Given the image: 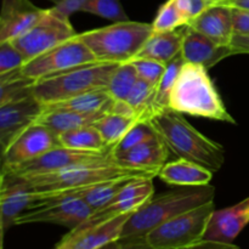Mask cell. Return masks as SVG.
<instances>
[{
    "mask_svg": "<svg viewBox=\"0 0 249 249\" xmlns=\"http://www.w3.org/2000/svg\"><path fill=\"white\" fill-rule=\"evenodd\" d=\"M158 170L136 169L121 165L111 157L95 162L73 165L46 174L12 175L32 190L34 201L53 197H63L77 191L90 189L105 182L124 179L158 177ZM11 175V174H9Z\"/></svg>",
    "mask_w": 249,
    "mask_h": 249,
    "instance_id": "obj_1",
    "label": "cell"
},
{
    "mask_svg": "<svg viewBox=\"0 0 249 249\" xmlns=\"http://www.w3.org/2000/svg\"><path fill=\"white\" fill-rule=\"evenodd\" d=\"M156 134L178 158L197 163L216 173L225 163V150L192 126L184 114L168 108L150 121Z\"/></svg>",
    "mask_w": 249,
    "mask_h": 249,
    "instance_id": "obj_2",
    "label": "cell"
},
{
    "mask_svg": "<svg viewBox=\"0 0 249 249\" xmlns=\"http://www.w3.org/2000/svg\"><path fill=\"white\" fill-rule=\"evenodd\" d=\"M214 197L215 187L212 185L181 186L180 189L153 195L150 201L131 214L124 225L121 240L145 237L160 224L214 201Z\"/></svg>",
    "mask_w": 249,
    "mask_h": 249,
    "instance_id": "obj_3",
    "label": "cell"
},
{
    "mask_svg": "<svg viewBox=\"0 0 249 249\" xmlns=\"http://www.w3.org/2000/svg\"><path fill=\"white\" fill-rule=\"evenodd\" d=\"M170 108L182 114L236 124L209 77L208 70L195 63L182 65L173 88Z\"/></svg>",
    "mask_w": 249,
    "mask_h": 249,
    "instance_id": "obj_4",
    "label": "cell"
},
{
    "mask_svg": "<svg viewBox=\"0 0 249 249\" xmlns=\"http://www.w3.org/2000/svg\"><path fill=\"white\" fill-rule=\"evenodd\" d=\"M153 33L152 23L125 21L114 22L79 36L97 62L121 65L135 58Z\"/></svg>",
    "mask_w": 249,
    "mask_h": 249,
    "instance_id": "obj_5",
    "label": "cell"
},
{
    "mask_svg": "<svg viewBox=\"0 0 249 249\" xmlns=\"http://www.w3.org/2000/svg\"><path fill=\"white\" fill-rule=\"evenodd\" d=\"M116 63H90L44 77L34 84L33 95L41 105L61 104L75 96L106 88Z\"/></svg>",
    "mask_w": 249,
    "mask_h": 249,
    "instance_id": "obj_6",
    "label": "cell"
},
{
    "mask_svg": "<svg viewBox=\"0 0 249 249\" xmlns=\"http://www.w3.org/2000/svg\"><path fill=\"white\" fill-rule=\"evenodd\" d=\"M214 201L182 213L151 230L145 236L153 249H187L204 240Z\"/></svg>",
    "mask_w": 249,
    "mask_h": 249,
    "instance_id": "obj_7",
    "label": "cell"
},
{
    "mask_svg": "<svg viewBox=\"0 0 249 249\" xmlns=\"http://www.w3.org/2000/svg\"><path fill=\"white\" fill-rule=\"evenodd\" d=\"M75 36L78 34L71 24L70 17L50 7L31 29L11 43L26 56L27 61H31Z\"/></svg>",
    "mask_w": 249,
    "mask_h": 249,
    "instance_id": "obj_8",
    "label": "cell"
},
{
    "mask_svg": "<svg viewBox=\"0 0 249 249\" xmlns=\"http://www.w3.org/2000/svg\"><path fill=\"white\" fill-rule=\"evenodd\" d=\"M92 209L77 196L53 197L38 199L17 218L16 225L24 224H55L74 230L91 214Z\"/></svg>",
    "mask_w": 249,
    "mask_h": 249,
    "instance_id": "obj_9",
    "label": "cell"
},
{
    "mask_svg": "<svg viewBox=\"0 0 249 249\" xmlns=\"http://www.w3.org/2000/svg\"><path fill=\"white\" fill-rule=\"evenodd\" d=\"M96 62L97 60L91 50L78 34L74 38L28 61L21 71L24 75L36 82L44 77Z\"/></svg>",
    "mask_w": 249,
    "mask_h": 249,
    "instance_id": "obj_10",
    "label": "cell"
},
{
    "mask_svg": "<svg viewBox=\"0 0 249 249\" xmlns=\"http://www.w3.org/2000/svg\"><path fill=\"white\" fill-rule=\"evenodd\" d=\"M58 146L61 145L57 134L48 126L33 123L1 153V172L14 169Z\"/></svg>",
    "mask_w": 249,
    "mask_h": 249,
    "instance_id": "obj_11",
    "label": "cell"
},
{
    "mask_svg": "<svg viewBox=\"0 0 249 249\" xmlns=\"http://www.w3.org/2000/svg\"><path fill=\"white\" fill-rule=\"evenodd\" d=\"M112 150L107 151H82L73 150V148L58 147L53 148L48 152L43 153L34 160H28L18 167L11 170L1 172V174L11 175H33V174H46V173L58 172L66 168L73 167L83 163L95 162V160H106L111 157Z\"/></svg>",
    "mask_w": 249,
    "mask_h": 249,
    "instance_id": "obj_12",
    "label": "cell"
},
{
    "mask_svg": "<svg viewBox=\"0 0 249 249\" xmlns=\"http://www.w3.org/2000/svg\"><path fill=\"white\" fill-rule=\"evenodd\" d=\"M152 181L153 179L150 178L130 180L111 203L99 211H95L82 224V226L97 225L118 215L135 213L155 195V186Z\"/></svg>",
    "mask_w": 249,
    "mask_h": 249,
    "instance_id": "obj_13",
    "label": "cell"
},
{
    "mask_svg": "<svg viewBox=\"0 0 249 249\" xmlns=\"http://www.w3.org/2000/svg\"><path fill=\"white\" fill-rule=\"evenodd\" d=\"M131 214H123L92 226H78L71 230L60 242L61 249H96L113 241L121 240L125 223Z\"/></svg>",
    "mask_w": 249,
    "mask_h": 249,
    "instance_id": "obj_14",
    "label": "cell"
},
{
    "mask_svg": "<svg viewBox=\"0 0 249 249\" xmlns=\"http://www.w3.org/2000/svg\"><path fill=\"white\" fill-rule=\"evenodd\" d=\"M45 109L34 96L22 101L0 106V147L1 153L6 151L12 141L36 123L38 117Z\"/></svg>",
    "mask_w": 249,
    "mask_h": 249,
    "instance_id": "obj_15",
    "label": "cell"
},
{
    "mask_svg": "<svg viewBox=\"0 0 249 249\" xmlns=\"http://www.w3.org/2000/svg\"><path fill=\"white\" fill-rule=\"evenodd\" d=\"M31 0H2L0 12V43L11 41L31 29L45 14Z\"/></svg>",
    "mask_w": 249,
    "mask_h": 249,
    "instance_id": "obj_16",
    "label": "cell"
},
{
    "mask_svg": "<svg viewBox=\"0 0 249 249\" xmlns=\"http://www.w3.org/2000/svg\"><path fill=\"white\" fill-rule=\"evenodd\" d=\"M34 202V195L27 185L17 178L9 174H1L0 182V221L1 236L11 226L16 225V220Z\"/></svg>",
    "mask_w": 249,
    "mask_h": 249,
    "instance_id": "obj_17",
    "label": "cell"
},
{
    "mask_svg": "<svg viewBox=\"0 0 249 249\" xmlns=\"http://www.w3.org/2000/svg\"><path fill=\"white\" fill-rule=\"evenodd\" d=\"M248 224L249 197L229 208L215 209L209 220L204 240L233 243Z\"/></svg>",
    "mask_w": 249,
    "mask_h": 249,
    "instance_id": "obj_18",
    "label": "cell"
},
{
    "mask_svg": "<svg viewBox=\"0 0 249 249\" xmlns=\"http://www.w3.org/2000/svg\"><path fill=\"white\" fill-rule=\"evenodd\" d=\"M232 55L231 46L219 45L190 26L184 27L181 57L185 62L203 66L209 70L224 58Z\"/></svg>",
    "mask_w": 249,
    "mask_h": 249,
    "instance_id": "obj_19",
    "label": "cell"
},
{
    "mask_svg": "<svg viewBox=\"0 0 249 249\" xmlns=\"http://www.w3.org/2000/svg\"><path fill=\"white\" fill-rule=\"evenodd\" d=\"M189 26L219 45L230 46L235 36L232 7L223 4L211 5Z\"/></svg>",
    "mask_w": 249,
    "mask_h": 249,
    "instance_id": "obj_20",
    "label": "cell"
},
{
    "mask_svg": "<svg viewBox=\"0 0 249 249\" xmlns=\"http://www.w3.org/2000/svg\"><path fill=\"white\" fill-rule=\"evenodd\" d=\"M169 153V148L157 135L123 153L118 155L112 153V158L124 167L160 172L163 165L167 163Z\"/></svg>",
    "mask_w": 249,
    "mask_h": 249,
    "instance_id": "obj_21",
    "label": "cell"
},
{
    "mask_svg": "<svg viewBox=\"0 0 249 249\" xmlns=\"http://www.w3.org/2000/svg\"><path fill=\"white\" fill-rule=\"evenodd\" d=\"M158 178L165 184L174 186H204L212 181L213 172L197 163L178 158L165 163L158 173Z\"/></svg>",
    "mask_w": 249,
    "mask_h": 249,
    "instance_id": "obj_22",
    "label": "cell"
},
{
    "mask_svg": "<svg viewBox=\"0 0 249 249\" xmlns=\"http://www.w3.org/2000/svg\"><path fill=\"white\" fill-rule=\"evenodd\" d=\"M105 114L107 113L88 114L65 108H57V107H45L44 112L38 117L36 123L48 126L53 133L60 135L66 131L92 125L95 122L99 121Z\"/></svg>",
    "mask_w": 249,
    "mask_h": 249,
    "instance_id": "obj_23",
    "label": "cell"
},
{
    "mask_svg": "<svg viewBox=\"0 0 249 249\" xmlns=\"http://www.w3.org/2000/svg\"><path fill=\"white\" fill-rule=\"evenodd\" d=\"M182 36H184V27L181 31L153 33L136 57L152 58L158 62L168 65L181 53Z\"/></svg>",
    "mask_w": 249,
    "mask_h": 249,
    "instance_id": "obj_24",
    "label": "cell"
},
{
    "mask_svg": "<svg viewBox=\"0 0 249 249\" xmlns=\"http://www.w3.org/2000/svg\"><path fill=\"white\" fill-rule=\"evenodd\" d=\"M113 101L114 100L112 99L106 88H102V89L88 91L85 94L79 95V96H75L65 102H61V104L50 105V106L46 107H57V108H65L88 114L108 113L111 111Z\"/></svg>",
    "mask_w": 249,
    "mask_h": 249,
    "instance_id": "obj_25",
    "label": "cell"
},
{
    "mask_svg": "<svg viewBox=\"0 0 249 249\" xmlns=\"http://www.w3.org/2000/svg\"><path fill=\"white\" fill-rule=\"evenodd\" d=\"M34 84L36 80L24 75L21 70L0 74V106L34 96Z\"/></svg>",
    "mask_w": 249,
    "mask_h": 249,
    "instance_id": "obj_26",
    "label": "cell"
},
{
    "mask_svg": "<svg viewBox=\"0 0 249 249\" xmlns=\"http://www.w3.org/2000/svg\"><path fill=\"white\" fill-rule=\"evenodd\" d=\"M60 145L63 147L82 151H107V147L99 129L92 125L83 126L74 130L66 131L58 135Z\"/></svg>",
    "mask_w": 249,
    "mask_h": 249,
    "instance_id": "obj_27",
    "label": "cell"
},
{
    "mask_svg": "<svg viewBox=\"0 0 249 249\" xmlns=\"http://www.w3.org/2000/svg\"><path fill=\"white\" fill-rule=\"evenodd\" d=\"M184 63L185 61L181 57V53H180L172 62L167 65V70H165L162 79L156 87L155 97H153L152 102V118L157 116L158 113H160V112L170 108V96H172L173 88H174L175 80H177Z\"/></svg>",
    "mask_w": 249,
    "mask_h": 249,
    "instance_id": "obj_28",
    "label": "cell"
},
{
    "mask_svg": "<svg viewBox=\"0 0 249 249\" xmlns=\"http://www.w3.org/2000/svg\"><path fill=\"white\" fill-rule=\"evenodd\" d=\"M140 179V178H139ZM133 179H124V180H116V181L105 182V184L97 185V186L90 187V189L77 191L74 194H71L68 196H77L80 197L92 212L99 211L104 208L107 204L111 203L114 199V197L123 190V187ZM65 197V196H63Z\"/></svg>",
    "mask_w": 249,
    "mask_h": 249,
    "instance_id": "obj_29",
    "label": "cell"
},
{
    "mask_svg": "<svg viewBox=\"0 0 249 249\" xmlns=\"http://www.w3.org/2000/svg\"><path fill=\"white\" fill-rule=\"evenodd\" d=\"M138 122L139 121H136V119L108 112L104 117H101L99 121L95 122L94 125L99 129L107 147L113 150L114 146L124 138V135Z\"/></svg>",
    "mask_w": 249,
    "mask_h": 249,
    "instance_id": "obj_30",
    "label": "cell"
},
{
    "mask_svg": "<svg viewBox=\"0 0 249 249\" xmlns=\"http://www.w3.org/2000/svg\"><path fill=\"white\" fill-rule=\"evenodd\" d=\"M156 85L140 79L134 85L125 101L133 107L139 122H150L152 118V102L155 97Z\"/></svg>",
    "mask_w": 249,
    "mask_h": 249,
    "instance_id": "obj_31",
    "label": "cell"
},
{
    "mask_svg": "<svg viewBox=\"0 0 249 249\" xmlns=\"http://www.w3.org/2000/svg\"><path fill=\"white\" fill-rule=\"evenodd\" d=\"M138 80L139 75L134 66L130 62L121 63L112 73L106 89L113 100H126Z\"/></svg>",
    "mask_w": 249,
    "mask_h": 249,
    "instance_id": "obj_32",
    "label": "cell"
},
{
    "mask_svg": "<svg viewBox=\"0 0 249 249\" xmlns=\"http://www.w3.org/2000/svg\"><path fill=\"white\" fill-rule=\"evenodd\" d=\"M185 26H189V22L178 9L175 0H167L158 9L157 15L152 22V28L155 33L177 31L180 27Z\"/></svg>",
    "mask_w": 249,
    "mask_h": 249,
    "instance_id": "obj_33",
    "label": "cell"
},
{
    "mask_svg": "<svg viewBox=\"0 0 249 249\" xmlns=\"http://www.w3.org/2000/svg\"><path fill=\"white\" fill-rule=\"evenodd\" d=\"M80 11L96 15L112 22L129 21L121 0H87Z\"/></svg>",
    "mask_w": 249,
    "mask_h": 249,
    "instance_id": "obj_34",
    "label": "cell"
},
{
    "mask_svg": "<svg viewBox=\"0 0 249 249\" xmlns=\"http://www.w3.org/2000/svg\"><path fill=\"white\" fill-rule=\"evenodd\" d=\"M155 136H157L155 129L152 128L150 122H138L128 133L124 135V138L114 146L112 150L113 155H118V153H123L125 151L130 150V148L135 147V146L140 145V143L145 142V141L151 140Z\"/></svg>",
    "mask_w": 249,
    "mask_h": 249,
    "instance_id": "obj_35",
    "label": "cell"
},
{
    "mask_svg": "<svg viewBox=\"0 0 249 249\" xmlns=\"http://www.w3.org/2000/svg\"><path fill=\"white\" fill-rule=\"evenodd\" d=\"M130 63L136 70V73H138L140 79L146 80V82L151 83L156 87L160 82L165 70H167V65L152 60V58L135 57L130 61Z\"/></svg>",
    "mask_w": 249,
    "mask_h": 249,
    "instance_id": "obj_36",
    "label": "cell"
},
{
    "mask_svg": "<svg viewBox=\"0 0 249 249\" xmlns=\"http://www.w3.org/2000/svg\"><path fill=\"white\" fill-rule=\"evenodd\" d=\"M28 62L26 56L11 43H0V74L21 70Z\"/></svg>",
    "mask_w": 249,
    "mask_h": 249,
    "instance_id": "obj_37",
    "label": "cell"
},
{
    "mask_svg": "<svg viewBox=\"0 0 249 249\" xmlns=\"http://www.w3.org/2000/svg\"><path fill=\"white\" fill-rule=\"evenodd\" d=\"M175 4L190 24L214 2L211 0H175Z\"/></svg>",
    "mask_w": 249,
    "mask_h": 249,
    "instance_id": "obj_38",
    "label": "cell"
},
{
    "mask_svg": "<svg viewBox=\"0 0 249 249\" xmlns=\"http://www.w3.org/2000/svg\"><path fill=\"white\" fill-rule=\"evenodd\" d=\"M232 19L235 36L249 34V10L232 7Z\"/></svg>",
    "mask_w": 249,
    "mask_h": 249,
    "instance_id": "obj_39",
    "label": "cell"
},
{
    "mask_svg": "<svg viewBox=\"0 0 249 249\" xmlns=\"http://www.w3.org/2000/svg\"><path fill=\"white\" fill-rule=\"evenodd\" d=\"M49 1L53 2L56 10L70 17L74 12L80 11L87 0H49Z\"/></svg>",
    "mask_w": 249,
    "mask_h": 249,
    "instance_id": "obj_40",
    "label": "cell"
},
{
    "mask_svg": "<svg viewBox=\"0 0 249 249\" xmlns=\"http://www.w3.org/2000/svg\"><path fill=\"white\" fill-rule=\"evenodd\" d=\"M109 112L116 114H121V116L128 117V118H133L138 121L135 111H134L133 107H131L125 100H114L113 104H112L111 111Z\"/></svg>",
    "mask_w": 249,
    "mask_h": 249,
    "instance_id": "obj_41",
    "label": "cell"
},
{
    "mask_svg": "<svg viewBox=\"0 0 249 249\" xmlns=\"http://www.w3.org/2000/svg\"><path fill=\"white\" fill-rule=\"evenodd\" d=\"M187 249H240L233 243L219 242V241H211V240H202L201 242L196 243L192 247Z\"/></svg>",
    "mask_w": 249,
    "mask_h": 249,
    "instance_id": "obj_42",
    "label": "cell"
},
{
    "mask_svg": "<svg viewBox=\"0 0 249 249\" xmlns=\"http://www.w3.org/2000/svg\"><path fill=\"white\" fill-rule=\"evenodd\" d=\"M233 55L238 53H249V34L245 36H233L232 43H231Z\"/></svg>",
    "mask_w": 249,
    "mask_h": 249,
    "instance_id": "obj_43",
    "label": "cell"
},
{
    "mask_svg": "<svg viewBox=\"0 0 249 249\" xmlns=\"http://www.w3.org/2000/svg\"><path fill=\"white\" fill-rule=\"evenodd\" d=\"M123 241V246L121 249H153L148 245L145 237H136V238H126Z\"/></svg>",
    "mask_w": 249,
    "mask_h": 249,
    "instance_id": "obj_44",
    "label": "cell"
},
{
    "mask_svg": "<svg viewBox=\"0 0 249 249\" xmlns=\"http://www.w3.org/2000/svg\"><path fill=\"white\" fill-rule=\"evenodd\" d=\"M224 5H228L230 7H237V9L249 10V0H231Z\"/></svg>",
    "mask_w": 249,
    "mask_h": 249,
    "instance_id": "obj_45",
    "label": "cell"
},
{
    "mask_svg": "<svg viewBox=\"0 0 249 249\" xmlns=\"http://www.w3.org/2000/svg\"><path fill=\"white\" fill-rule=\"evenodd\" d=\"M122 246H123V241L117 240V241H113V242L107 243V245H105V246H101V247H99L96 249H121Z\"/></svg>",
    "mask_w": 249,
    "mask_h": 249,
    "instance_id": "obj_46",
    "label": "cell"
},
{
    "mask_svg": "<svg viewBox=\"0 0 249 249\" xmlns=\"http://www.w3.org/2000/svg\"><path fill=\"white\" fill-rule=\"evenodd\" d=\"M211 1H213L214 4H226V2L231 1V0H211Z\"/></svg>",
    "mask_w": 249,
    "mask_h": 249,
    "instance_id": "obj_47",
    "label": "cell"
},
{
    "mask_svg": "<svg viewBox=\"0 0 249 249\" xmlns=\"http://www.w3.org/2000/svg\"><path fill=\"white\" fill-rule=\"evenodd\" d=\"M53 249H56V248H53Z\"/></svg>",
    "mask_w": 249,
    "mask_h": 249,
    "instance_id": "obj_48",
    "label": "cell"
}]
</instances>
